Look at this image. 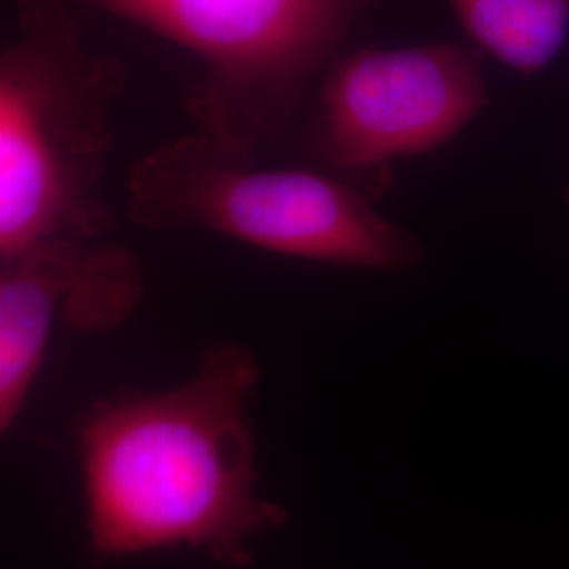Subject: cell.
Instances as JSON below:
<instances>
[{
  "label": "cell",
  "instance_id": "277c9868",
  "mask_svg": "<svg viewBox=\"0 0 569 569\" xmlns=\"http://www.w3.org/2000/svg\"><path fill=\"white\" fill-rule=\"evenodd\" d=\"M388 0H84L180 44L201 63L186 114L247 157L308 108L348 30Z\"/></svg>",
  "mask_w": 569,
  "mask_h": 569
},
{
  "label": "cell",
  "instance_id": "ba28073f",
  "mask_svg": "<svg viewBox=\"0 0 569 569\" xmlns=\"http://www.w3.org/2000/svg\"><path fill=\"white\" fill-rule=\"evenodd\" d=\"M563 199H566V204H568L569 209V161L568 169H566V182H563Z\"/></svg>",
  "mask_w": 569,
  "mask_h": 569
},
{
  "label": "cell",
  "instance_id": "6da1fadb",
  "mask_svg": "<svg viewBox=\"0 0 569 569\" xmlns=\"http://www.w3.org/2000/svg\"><path fill=\"white\" fill-rule=\"evenodd\" d=\"M260 380L256 355L222 342L176 387H121L82 409L72 435L96 557L190 549L226 569L253 566V542L289 523L256 491Z\"/></svg>",
  "mask_w": 569,
  "mask_h": 569
},
{
  "label": "cell",
  "instance_id": "7a4b0ae2",
  "mask_svg": "<svg viewBox=\"0 0 569 569\" xmlns=\"http://www.w3.org/2000/svg\"><path fill=\"white\" fill-rule=\"evenodd\" d=\"M84 0H16L0 53V258L56 239H103L102 180L127 91L119 58L89 47Z\"/></svg>",
  "mask_w": 569,
  "mask_h": 569
},
{
  "label": "cell",
  "instance_id": "3957f363",
  "mask_svg": "<svg viewBox=\"0 0 569 569\" xmlns=\"http://www.w3.org/2000/svg\"><path fill=\"white\" fill-rule=\"evenodd\" d=\"M350 183L310 167L266 169L192 131L131 164L127 213L148 230H199L317 264L411 272L430 253Z\"/></svg>",
  "mask_w": 569,
  "mask_h": 569
},
{
  "label": "cell",
  "instance_id": "8992f818",
  "mask_svg": "<svg viewBox=\"0 0 569 569\" xmlns=\"http://www.w3.org/2000/svg\"><path fill=\"white\" fill-rule=\"evenodd\" d=\"M143 287L138 258L102 239L56 237L0 258V432L20 420L56 321L81 333L114 331Z\"/></svg>",
  "mask_w": 569,
  "mask_h": 569
},
{
  "label": "cell",
  "instance_id": "52a82bcc",
  "mask_svg": "<svg viewBox=\"0 0 569 569\" xmlns=\"http://www.w3.org/2000/svg\"><path fill=\"white\" fill-rule=\"evenodd\" d=\"M468 41L531 79L561 56L569 39V0H448Z\"/></svg>",
  "mask_w": 569,
  "mask_h": 569
},
{
  "label": "cell",
  "instance_id": "5b68a950",
  "mask_svg": "<svg viewBox=\"0 0 569 569\" xmlns=\"http://www.w3.org/2000/svg\"><path fill=\"white\" fill-rule=\"evenodd\" d=\"M483 51L472 42L363 47L327 66L302 133V164L380 201L397 161L453 142L488 110Z\"/></svg>",
  "mask_w": 569,
  "mask_h": 569
}]
</instances>
